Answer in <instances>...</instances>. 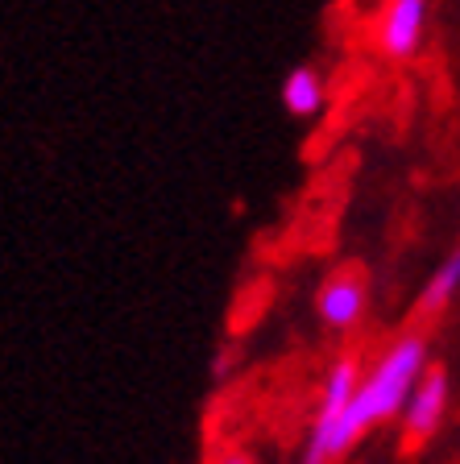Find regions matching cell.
Listing matches in <instances>:
<instances>
[{"instance_id": "277c9868", "label": "cell", "mask_w": 460, "mask_h": 464, "mask_svg": "<svg viewBox=\"0 0 460 464\" xmlns=\"http://www.w3.org/2000/svg\"><path fill=\"white\" fill-rule=\"evenodd\" d=\"M365 311V282L353 270H345L340 278H332L319 290V315L328 328H353Z\"/></svg>"}, {"instance_id": "52a82bcc", "label": "cell", "mask_w": 460, "mask_h": 464, "mask_svg": "<svg viewBox=\"0 0 460 464\" xmlns=\"http://www.w3.org/2000/svg\"><path fill=\"white\" fill-rule=\"evenodd\" d=\"M220 464H250V460H240V456H232V460H220Z\"/></svg>"}, {"instance_id": "3957f363", "label": "cell", "mask_w": 460, "mask_h": 464, "mask_svg": "<svg viewBox=\"0 0 460 464\" xmlns=\"http://www.w3.org/2000/svg\"><path fill=\"white\" fill-rule=\"evenodd\" d=\"M444 402H448V377L440 369H432L423 377V386L406 398V440L411 444H419V440H427L436 431V423L444 415Z\"/></svg>"}, {"instance_id": "8992f818", "label": "cell", "mask_w": 460, "mask_h": 464, "mask_svg": "<svg viewBox=\"0 0 460 464\" xmlns=\"http://www.w3.org/2000/svg\"><path fill=\"white\" fill-rule=\"evenodd\" d=\"M456 286H460V249L432 274V282H427V290H423V307H427V311L444 307V303L456 295Z\"/></svg>"}, {"instance_id": "5b68a950", "label": "cell", "mask_w": 460, "mask_h": 464, "mask_svg": "<svg viewBox=\"0 0 460 464\" xmlns=\"http://www.w3.org/2000/svg\"><path fill=\"white\" fill-rule=\"evenodd\" d=\"M282 104L290 108L295 116H311L324 108V83H319V75L311 67H299L287 75V83H282Z\"/></svg>"}, {"instance_id": "6da1fadb", "label": "cell", "mask_w": 460, "mask_h": 464, "mask_svg": "<svg viewBox=\"0 0 460 464\" xmlns=\"http://www.w3.org/2000/svg\"><path fill=\"white\" fill-rule=\"evenodd\" d=\"M423 357H427V353H423V340H415V336L398 340V344L377 361V369L369 373V382L357 386V394L348 398V406L340 411V419H336L332 427H324V431L311 427V440H307V452H303L299 464H328L332 456L345 452L361 431H369L374 423L398 415V411L406 406V398H411L415 377L423 373Z\"/></svg>"}, {"instance_id": "7a4b0ae2", "label": "cell", "mask_w": 460, "mask_h": 464, "mask_svg": "<svg viewBox=\"0 0 460 464\" xmlns=\"http://www.w3.org/2000/svg\"><path fill=\"white\" fill-rule=\"evenodd\" d=\"M427 34V0H390L377 25V42L390 58H411Z\"/></svg>"}]
</instances>
